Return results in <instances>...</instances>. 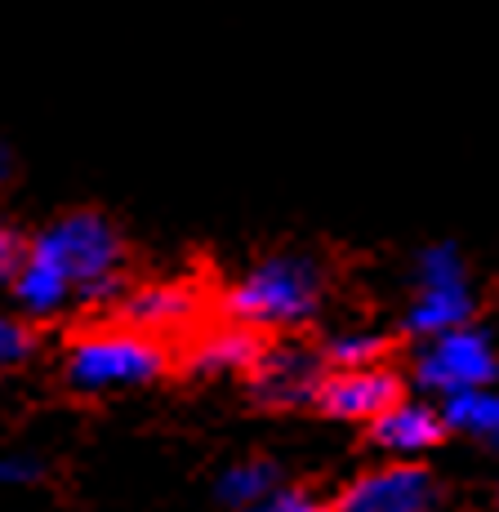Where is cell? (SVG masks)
Wrapping results in <instances>:
<instances>
[{"label":"cell","instance_id":"cell-1","mask_svg":"<svg viewBox=\"0 0 499 512\" xmlns=\"http://www.w3.org/2000/svg\"><path fill=\"white\" fill-rule=\"evenodd\" d=\"M326 277L308 254H268L223 294L228 321L250 330H299L321 312Z\"/></svg>","mask_w":499,"mask_h":512},{"label":"cell","instance_id":"cell-2","mask_svg":"<svg viewBox=\"0 0 499 512\" xmlns=\"http://www.w3.org/2000/svg\"><path fill=\"white\" fill-rule=\"evenodd\" d=\"M36 245L50 250L58 268L72 277L76 303H99L103 308V303H116L125 294V241L103 214H67L36 236Z\"/></svg>","mask_w":499,"mask_h":512},{"label":"cell","instance_id":"cell-3","mask_svg":"<svg viewBox=\"0 0 499 512\" xmlns=\"http://www.w3.org/2000/svg\"><path fill=\"white\" fill-rule=\"evenodd\" d=\"M170 352L161 339L130 326H103L72 343L67 352V383L81 392H112V388H139L165 370Z\"/></svg>","mask_w":499,"mask_h":512},{"label":"cell","instance_id":"cell-4","mask_svg":"<svg viewBox=\"0 0 499 512\" xmlns=\"http://www.w3.org/2000/svg\"><path fill=\"white\" fill-rule=\"evenodd\" d=\"M419 294L406 312V330L415 339H433L455 326H468L473 317V285H468V268L459 259L455 245H428L415 263Z\"/></svg>","mask_w":499,"mask_h":512},{"label":"cell","instance_id":"cell-5","mask_svg":"<svg viewBox=\"0 0 499 512\" xmlns=\"http://www.w3.org/2000/svg\"><path fill=\"white\" fill-rule=\"evenodd\" d=\"M495 374H499V357H495L491 334L473 326L433 334V339H424V348L415 357L419 388L437 392V397H455V392H468V388H491Z\"/></svg>","mask_w":499,"mask_h":512},{"label":"cell","instance_id":"cell-6","mask_svg":"<svg viewBox=\"0 0 499 512\" xmlns=\"http://www.w3.org/2000/svg\"><path fill=\"white\" fill-rule=\"evenodd\" d=\"M326 357L308 343H263L259 361L250 366V392L254 401L263 406H277V410H295L317 401L321 379H326Z\"/></svg>","mask_w":499,"mask_h":512},{"label":"cell","instance_id":"cell-7","mask_svg":"<svg viewBox=\"0 0 499 512\" xmlns=\"http://www.w3.org/2000/svg\"><path fill=\"white\" fill-rule=\"evenodd\" d=\"M437 504H442V490L433 472L419 464H388L361 472L335 499V512H437Z\"/></svg>","mask_w":499,"mask_h":512},{"label":"cell","instance_id":"cell-8","mask_svg":"<svg viewBox=\"0 0 499 512\" xmlns=\"http://www.w3.org/2000/svg\"><path fill=\"white\" fill-rule=\"evenodd\" d=\"M197 317H201V290L192 281H148L116 299V321L152 334V339L197 326Z\"/></svg>","mask_w":499,"mask_h":512},{"label":"cell","instance_id":"cell-9","mask_svg":"<svg viewBox=\"0 0 499 512\" xmlns=\"http://www.w3.org/2000/svg\"><path fill=\"white\" fill-rule=\"evenodd\" d=\"M393 401H401V379L379 361V366H352V370H326L317 392V406L330 419L370 423L379 419Z\"/></svg>","mask_w":499,"mask_h":512},{"label":"cell","instance_id":"cell-10","mask_svg":"<svg viewBox=\"0 0 499 512\" xmlns=\"http://www.w3.org/2000/svg\"><path fill=\"white\" fill-rule=\"evenodd\" d=\"M9 290H14V303L23 317H54V312L72 308L76 303V290H72V277L58 268V259L41 245H27L23 259H18L14 277H9Z\"/></svg>","mask_w":499,"mask_h":512},{"label":"cell","instance_id":"cell-11","mask_svg":"<svg viewBox=\"0 0 499 512\" xmlns=\"http://www.w3.org/2000/svg\"><path fill=\"white\" fill-rule=\"evenodd\" d=\"M442 437H446L442 410L428 406V401H406L401 397L379 419H370V441H375L384 455H397V459L424 455V450H433Z\"/></svg>","mask_w":499,"mask_h":512},{"label":"cell","instance_id":"cell-12","mask_svg":"<svg viewBox=\"0 0 499 512\" xmlns=\"http://www.w3.org/2000/svg\"><path fill=\"white\" fill-rule=\"evenodd\" d=\"M263 352V334L241 326V321H223L192 339L188 370L192 374H250V366Z\"/></svg>","mask_w":499,"mask_h":512},{"label":"cell","instance_id":"cell-13","mask_svg":"<svg viewBox=\"0 0 499 512\" xmlns=\"http://www.w3.org/2000/svg\"><path fill=\"white\" fill-rule=\"evenodd\" d=\"M442 423L450 432H464V437L499 450V392L468 388L455 397H442Z\"/></svg>","mask_w":499,"mask_h":512},{"label":"cell","instance_id":"cell-14","mask_svg":"<svg viewBox=\"0 0 499 512\" xmlns=\"http://www.w3.org/2000/svg\"><path fill=\"white\" fill-rule=\"evenodd\" d=\"M277 486H281L277 464H268V459H250V464H237V468L223 472L219 486H214V495H219V504L228 512H241V508L263 504Z\"/></svg>","mask_w":499,"mask_h":512},{"label":"cell","instance_id":"cell-15","mask_svg":"<svg viewBox=\"0 0 499 512\" xmlns=\"http://www.w3.org/2000/svg\"><path fill=\"white\" fill-rule=\"evenodd\" d=\"M388 352V339L375 330H344L321 348L330 370H352V366H379Z\"/></svg>","mask_w":499,"mask_h":512},{"label":"cell","instance_id":"cell-16","mask_svg":"<svg viewBox=\"0 0 499 512\" xmlns=\"http://www.w3.org/2000/svg\"><path fill=\"white\" fill-rule=\"evenodd\" d=\"M32 352H36L32 326H27L23 317H9V312H0V370L23 366Z\"/></svg>","mask_w":499,"mask_h":512},{"label":"cell","instance_id":"cell-17","mask_svg":"<svg viewBox=\"0 0 499 512\" xmlns=\"http://www.w3.org/2000/svg\"><path fill=\"white\" fill-rule=\"evenodd\" d=\"M241 512H330L326 508V499H317V495H308V490H295V486H277L263 504H254V508H241Z\"/></svg>","mask_w":499,"mask_h":512},{"label":"cell","instance_id":"cell-18","mask_svg":"<svg viewBox=\"0 0 499 512\" xmlns=\"http://www.w3.org/2000/svg\"><path fill=\"white\" fill-rule=\"evenodd\" d=\"M32 481H41V464L36 459H23V455L0 459V486H32Z\"/></svg>","mask_w":499,"mask_h":512},{"label":"cell","instance_id":"cell-19","mask_svg":"<svg viewBox=\"0 0 499 512\" xmlns=\"http://www.w3.org/2000/svg\"><path fill=\"white\" fill-rule=\"evenodd\" d=\"M18 259H23V245H18V236L9 232V228H0V281L14 277Z\"/></svg>","mask_w":499,"mask_h":512},{"label":"cell","instance_id":"cell-20","mask_svg":"<svg viewBox=\"0 0 499 512\" xmlns=\"http://www.w3.org/2000/svg\"><path fill=\"white\" fill-rule=\"evenodd\" d=\"M9 174H14V156H9V147L0 143V183H5Z\"/></svg>","mask_w":499,"mask_h":512}]
</instances>
